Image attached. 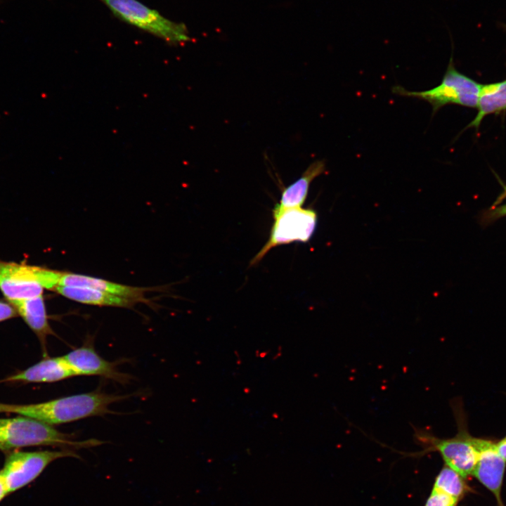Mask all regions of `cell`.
<instances>
[{
	"label": "cell",
	"mask_w": 506,
	"mask_h": 506,
	"mask_svg": "<svg viewBox=\"0 0 506 506\" xmlns=\"http://www.w3.org/2000/svg\"><path fill=\"white\" fill-rule=\"evenodd\" d=\"M130 396L93 391L32 404H12L11 413L30 417L50 425L110 413L112 403Z\"/></svg>",
	"instance_id": "1"
},
{
	"label": "cell",
	"mask_w": 506,
	"mask_h": 506,
	"mask_svg": "<svg viewBox=\"0 0 506 506\" xmlns=\"http://www.w3.org/2000/svg\"><path fill=\"white\" fill-rule=\"evenodd\" d=\"M18 415L0 418V450L40 446L79 450L95 447L103 443L95 439L76 441L73 434L61 432L52 425L36 419Z\"/></svg>",
	"instance_id": "2"
},
{
	"label": "cell",
	"mask_w": 506,
	"mask_h": 506,
	"mask_svg": "<svg viewBox=\"0 0 506 506\" xmlns=\"http://www.w3.org/2000/svg\"><path fill=\"white\" fill-rule=\"evenodd\" d=\"M123 22L162 39L170 45L191 40L183 22L172 21L138 0H98Z\"/></svg>",
	"instance_id": "3"
},
{
	"label": "cell",
	"mask_w": 506,
	"mask_h": 506,
	"mask_svg": "<svg viewBox=\"0 0 506 506\" xmlns=\"http://www.w3.org/2000/svg\"><path fill=\"white\" fill-rule=\"evenodd\" d=\"M457 419L458 429L451 438L442 439L428 431L415 429L414 436L422 447L418 454L438 452L445 465L456 471L465 479L472 475L477 462L479 450L476 437L471 436L464 426L460 415Z\"/></svg>",
	"instance_id": "4"
},
{
	"label": "cell",
	"mask_w": 506,
	"mask_h": 506,
	"mask_svg": "<svg viewBox=\"0 0 506 506\" xmlns=\"http://www.w3.org/2000/svg\"><path fill=\"white\" fill-rule=\"evenodd\" d=\"M481 84L459 72L451 57L441 82L433 89L422 91H410L396 86V94L424 100L431 104L433 112L448 104L476 108Z\"/></svg>",
	"instance_id": "5"
},
{
	"label": "cell",
	"mask_w": 506,
	"mask_h": 506,
	"mask_svg": "<svg viewBox=\"0 0 506 506\" xmlns=\"http://www.w3.org/2000/svg\"><path fill=\"white\" fill-rule=\"evenodd\" d=\"M273 223L268 240L250 261L259 263L273 248L300 242H306L313 236L317 226V214L302 207L273 209Z\"/></svg>",
	"instance_id": "6"
},
{
	"label": "cell",
	"mask_w": 506,
	"mask_h": 506,
	"mask_svg": "<svg viewBox=\"0 0 506 506\" xmlns=\"http://www.w3.org/2000/svg\"><path fill=\"white\" fill-rule=\"evenodd\" d=\"M63 458H79L74 450L20 451L10 453L0 469V477L10 494L31 484L53 461Z\"/></svg>",
	"instance_id": "7"
},
{
	"label": "cell",
	"mask_w": 506,
	"mask_h": 506,
	"mask_svg": "<svg viewBox=\"0 0 506 506\" xmlns=\"http://www.w3.org/2000/svg\"><path fill=\"white\" fill-rule=\"evenodd\" d=\"M37 266L0 261V290L10 301L42 295Z\"/></svg>",
	"instance_id": "8"
},
{
	"label": "cell",
	"mask_w": 506,
	"mask_h": 506,
	"mask_svg": "<svg viewBox=\"0 0 506 506\" xmlns=\"http://www.w3.org/2000/svg\"><path fill=\"white\" fill-rule=\"evenodd\" d=\"M63 357L75 376H100L121 384L129 383L131 379L129 375L118 369V361L103 358L90 344L73 349Z\"/></svg>",
	"instance_id": "9"
},
{
	"label": "cell",
	"mask_w": 506,
	"mask_h": 506,
	"mask_svg": "<svg viewBox=\"0 0 506 506\" xmlns=\"http://www.w3.org/2000/svg\"><path fill=\"white\" fill-rule=\"evenodd\" d=\"M476 443L479 456L472 474L493 493L502 506L501 489L506 461L498 452L495 443L480 438H476Z\"/></svg>",
	"instance_id": "10"
},
{
	"label": "cell",
	"mask_w": 506,
	"mask_h": 506,
	"mask_svg": "<svg viewBox=\"0 0 506 506\" xmlns=\"http://www.w3.org/2000/svg\"><path fill=\"white\" fill-rule=\"evenodd\" d=\"M75 375L63 356L45 358L4 382H56Z\"/></svg>",
	"instance_id": "11"
},
{
	"label": "cell",
	"mask_w": 506,
	"mask_h": 506,
	"mask_svg": "<svg viewBox=\"0 0 506 506\" xmlns=\"http://www.w3.org/2000/svg\"><path fill=\"white\" fill-rule=\"evenodd\" d=\"M58 286L93 288L105 292L134 299L138 300L139 302L145 301L144 294L147 290V289L144 287L129 286L86 275L63 271Z\"/></svg>",
	"instance_id": "12"
},
{
	"label": "cell",
	"mask_w": 506,
	"mask_h": 506,
	"mask_svg": "<svg viewBox=\"0 0 506 506\" xmlns=\"http://www.w3.org/2000/svg\"><path fill=\"white\" fill-rule=\"evenodd\" d=\"M16 313L20 315L27 325L38 337L42 347L46 351V339L54 335L48 317L42 295L20 300L10 301Z\"/></svg>",
	"instance_id": "13"
},
{
	"label": "cell",
	"mask_w": 506,
	"mask_h": 506,
	"mask_svg": "<svg viewBox=\"0 0 506 506\" xmlns=\"http://www.w3.org/2000/svg\"><path fill=\"white\" fill-rule=\"evenodd\" d=\"M54 291L69 299L100 306L131 308L139 302L134 299L89 287L58 286Z\"/></svg>",
	"instance_id": "14"
},
{
	"label": "cell",
	"mask_w": 506,
	"mask_h": 506,
	"mask_svg": "<svg viewBox=\"0 0 506 506\" xmlns=\"http://www.w3.org/2000/svg\"><path fill=\"white\" fill-rule=\"evenodd\" d=\"M325 170V164L323 161L316 160L311 163L299 178L285 188L278 203L273 209L301 207L307 197L311 182Z\"/></svg>",
	"instance_id": "15"
},
{
	"label": "cell",
	"mask_w": 506,
	"mask_h": 506,
	"mask_svg": "<svg viewBox=\"0 0 506 506\" xmlns=\"http://www.w3.org/2000/svg\"><path fill=\"white\" fill-rule=\"evenodd\" d=\"M477 113L467 128L478 130L483 119L491 114H498L506 110V79L501 82L481 84L478 100Z\"/></svg>",
	"instance_id": "16"
},
{
	"label": "cell",
	"mask_w": 506,
	"mask_h": 506,
	"mask_svg": "<svg viewBox=\"0 0 506 506\" xmlns=\"http://www.w3.org/2000/svg\"><path fill=\"white\" fill-rule=\"evenodd\" d=\"M433 489L459 500L467 493L469 488L463 476L445 465L436 477Z\"/></svg>",
	"instance_id": "17"
},
{
	"label": "cell",
	"mask_w": 506,
	"mask_h": 506,
	"mask_svg": "<svg viewBox=\"0 0 506 506\" xmlns=\"http://www.w3.org/2000/svg\"><path fill=\"white\" fill-rule=\"evenodd\" d=\"M501 185L503 188L502 193L491 207L483 210L480 214L479 221L484 226L506 216V184L501 182Z\"/></svg>",
	"instance_id": "18"
},
{
	"label": "cell",
	"mask_w": 506,
	"mask_h": 506,
	"mask_svg": "<svg viewBox=\"0 0 506 506\" xmlns=\"http://www.w3.org/2000/svg\"><path fill=\"white\" fill-rule=\"evenodd\" d=\"M458 500L432 488L424 506H457Z\"/></svg>",
	"instance_id": "19"
},
{
	"label": "cell",
	"mask_w": 506,
	"mask_h": 506,
	"mask_svg": "<svg viewBox=\"0 0 506 506\" xmlns=\"http://www.w3.org/2000/svg\"><path fill=\"white\" fill-rule=\"evenodd\" d=\"M15 315L16 311L11 304L0 301V322L11 318Z\"/></svg>",
	"instance_id": "20"
},
{
	"label": "cell",
	"mask_w": 506,
	"mask_h": 506,
	"mask_svg": "<svg viewBox=\"0 0 506 506\" xmlns=\"http://www.w3.org/2000/svg\"><path fill=\"white\" fill-rule=\"evenodd\" d=\"M495 448L499 453V454L505 459L506 461V441L502 440L499 441L498 443H495Z\"/></svg>",
	"instance_id": "21"
},
{
	"label": "cell",
	"mask_w": 506,
	"mask_h": 506,
	"mask_svg": "<svg viewBox=\"0 0 506 506\" xmlns=\"http://www.w3.org/2000/svg\"><path fill=\"white\" fill-rule=\"evenodd\" d=\"M8 495L5 486L4 485V483L0 477V502L1 500L7 495Z\"/></svg>",
	"instance_id": "22"
},
{
	"label": "cell",
	"mask_w": 506,
	"mask_h": 506,
	"mask_svg": "<svg viewBox=\"0 0 506 506\" xmlns=\"http://www.w3.org/2000/svg\"><path fill=\"white\" fill-rule=\"evenodd\" d=\"M11 404L0 403V413H10Z\"/></svg>",
	"instance_id": "23"
},
{
	"label": "cell",
	"mask_w": 506,
	"mask_h": 506,
	"mask_svg": "<svg viewBox=\"0 0 506 506\" xmlns=\"http://www.w3.org/2000/svg\"><path fill=\"white\" fill-rule=\"evenodd\" d=\"M503 440L506 441V436L503 439Z\"/></svg>",
	"instance_id": "24"
}]
</instances>
